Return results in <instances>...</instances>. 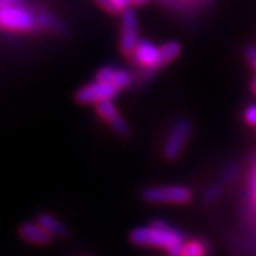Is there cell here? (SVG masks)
Segmentation results:
<instances>
[{"instance_id":"19","label":"cell","mask_w":256,"mask_h":256,"mask_svg":"<svg viewBox=\"0 0 256 256\" xmlns=\"http://www.w3.org/2000/svg\"><path fill=\"white\" fill-rule=\"evenodd\" d=\"M112 2V4L117 8L118 12H124V10H127L130 8V4L132 3V0H111Z\"/></svg>"},{"instance_id":"20","label":"cell","mask_w":256,"mask_h":256,"mask_svg":"<svg viewBox=\"0 0 256 256\" xmlns=\"http://www.w3.org/2000/svg\"><path fill=\"white\" fill-rule=\"evenodd\" d=\"M24 0H0L2 8H9V6H20V3Z\"/></svg>"},{"instance_id":"6","label":"cell","mask_w":256,"mask_h":256,"mask_svg":"<svg viewBox=\"0 0 256 256\" xmlns=\"http://www.w3.org/2000/svg\"><path fill=\"white\" fill-rule=\"evenodd\" d=\"M138 43V30H137V16L136 12L128 8L122 12L121 18V38H120V48L122 54H134Z\"/></svg>"},{"instance_id":"9","label":"cell","mask_w":256,"mask_h":256,"mask_svg":"<svg viewBox=\"0 0 256 256\" xmlns=\"http://www.w3.org/2000/svg\"><path fill=\"white\" fill-rule=\"evenodd\" d=\"M97 80L108 82L116 88L122 90L132 84L134 77L127 70H121V68H116V67H102L97 73Z\"/></svg>"},{"instance_id":"16","label":"cell","mask_w":256,"mask_h":256,"mask_svg":"<svg viewBox=\"0 0 256 256\" xmlns=\"http://www.w3.org/2000/svg\"><path fill=\"white\" fill-rule=\"evenodd\" d=\"M245 120H246L248 124L256 127V104L248 106L246 110H245Z\"/></svg>"},{"instance_id":"14","label":"cell","mask_w":256,"mask_h":256,"mask_svg":"<svg viewBox=\"0 0 256 256\" xmlns=\"http://www.w3.org/2000/svg\"><path fill=\"white\" fill-rule=\"evenodd\" d=\"M182 256H206V246L201 240L186 242L184 246Z\"/></svg>"},{"instance_id":"23","label":"cell","mask_w":256,"mask_h":256,"mask_svg":"<svg viewBox=\"0 0 256 256\" xmlns=\"http://www.w3.org/2000/svg\"><path fill=\"white\" fill-rule=\"evenodd\" d=\"M255 192H256V178H255Z\"/></svg>"},{"instance_id":"4","label":"cell","mask_w":256,"mask_h":256,"mask_svg":"<svg viewBox=\"0 0 256 256\" xmlns=\"http://www.w3.org/2000/svg\"><path fill=\"white\" fill-rule=\"evenodd\" d=\"M0 23H2L3 28L18 30V32H28L34 26H37L36 18L32 14V12L24 9L23 6L2 8Z\"/></svg>"},{"instance_id":"18","label":"cell","mask_w":256,"mask_h":256,"mask_svg":"<svg viewBox=\"0 0 256 256\" xmlns=\"http://www.w3.org/2000/svg\"><path fill=\"white\" fill-rule=\"evenodd\" d=\"M236 175H238V166L234 164L229 165L228 168H226V171H225V174H224V180L225 181H232Z\"/></svg>"},{"instance_id":"1","label":"cell","mask_w":256,"mask_h":256,"mask_svg":"<svg viewBox=\"0 0 256 256\" xmlns=\"http://www.w3.org/2000/svg\"><path fill=\"white\" fill-rule=\"evenodd\" d=\"M132 244L140 246L164 248L166 252L176 246H184L185 236L180 229L166 225L164 220H154L151 225L138 226L130 234Z\"/></svg>"},{"instance_id":"2","label":"cell","mask_w":256,"mask_h":256,"mask_svg":"<svg viewBox=\"0 0 256 256\" xmlns=\"http://www.w3.org/2000/svg\"><path fill=\"white\" fill-rule=\"evenodd\" d=\"M144 201L150 204H174L182 205L192 200V191L185 185H164L152 186L142 192Z\"/></svg>"},{"instance_id":"12","label":"cell","mask_w":256,"mask_h":256,"mask_svg":"<svg viewBox=\"0 0 256 256\" xmlns=\"http://www.w3.org/2000/svg\"><path fill=\"white\" fill-rule=\"evenodd\" d=\"M37 26L42 28H48V30H53L54 33H58V34H66L67 33V28L64 26L62 22L56 20L52 14H48L46 12L40 13L36 18Z\"/></svg>"},{"instance_id":"3","label":"cell","mask_w":256,"mask_h":256,"mask_svg":"<svg viewBox=\"0 0 256 256\" xmlns=\"http://www.w3.org/2000/svg\"><path fill=\"white\" fill-rule=\"evenodd\" d=\"M192 124L186 118L178 120L175 122L164 146V156L168 161H174L181 156L182 150L191 137Z\"/></svg>"},{"instance_id":"15","label":"cell","mask_w":256,"mask_h":256,"mask_svg":"<svg viewBox=\"0 0 256 256\" xmlns=\"http://www.w3.org/2000/svg\"><path fill=\"white\" fill-rule=\"evenodd\" d=\"M220 195V188L218 185H210L208 186L205 192H204V201L205 202H212L215 201L218 196Z\"/></svg>"},{"instance_id":"17","label":"cell","mask_w":256,"mask_h":256,"mask_svg":"<svg viewBox=\"0 0 256 256\" xmlns=\"http://www.w3.org/2000/svg\"><path fill=\"white\" fill-rule=\"evenodd\" d=\"M98 6H100L101 9H104L107 13H111V14H116V13H118V10L117 8L112 4V2L111 0H94Z\"/></svg>"},{"instance_id":"5","label":"cell","mask_w":256,"mask_h":256,"mask_svg":"<svg viewBox=\"0 0 256 256\" xmlns=\"http://www.w3.org/2000/svg\"><path fill=\"white\" fill-rule=\"evenodd\" d=\"M118 94V88L111 86L108 82H88L76 92V100L80 104H98L102 101L112 100Z\"/></svg>"},{"instance_id":"7","label":"cell","mask_w":256,"mask_h":256,"mask_svg":"<svg viewBox=\"0 0 256 256\" xmlns=\"http://www.w3.org/2000/svg\"><path fill=\"white\" fill-rule=\"evenodd\" d=\"M132 56H134V60L146 68V76L156 73V70L162 67L161 48L156 47L154 43H151L150 40H140Z\"/></svg>"},{"instance_id":"11","label":"cell","mask_w":256,"mask_h":256,"mask_svg":"<svg viewBox=\"0 0 256 256\" xmlns=\"http://www.w3.org/2000/svg\"><path fill=\"white\" fill-rule=\"evenodd\" d=\"M37 222L46 229L47 232L52 235V236H57V238H63L67 234V229L64 226L63 224L58 220H56L54 216L48 215V214H42L38 215Z\"/></svg>"},{"instance_id":"10","label":"cell","mask_w":256,"mask_h":256,"mask_svg":"<svg viewBox=\"0 0 256 256\" xmlns=\"http://www.w3.org/2000/svg\"><path fill=\"white\" fill-rule=\"evenodd\" d=\"M20 236L34 245H46L50 242L52 235L38 222H26L20 226Z\"/></svg>"},{"instance_id":"22","label":"cell","mask_w":256,"mask_h":256,"mask_svg":"<svg viewBox=\"0 0 256 256\" xmlns=\"http://www.w3.org/2000/svg\"><path fill=\"white\" fill-rule=\"evenodd\" d=\"M254 92H256V80H255V82H254Z\"/></svg>"},{"instance_id":"13","label":"cell","mask_w":256,"mask_h":256,"mask_svg":"<svg viewBox=\"0 0 256 256\" xmlns=\"http://www.w3.org/2000/svg\"><path fill=\"white\" fill-rule=\"evenodd\" d=\"M160 48H161V64L162 66L171 63L182 52V47L178 42H166Z\"/></svg>"},{"instance_id":"21","label":"cell","mask_w":256,"mask_h":256,"mask_svg":"<svg viewBox=\"0 0 256 256\" xmlns=\"http://www.w3.org/2000/svg\"><path fill=\"white\" fill-rule=\"evenodd\" d=\"M146 2H148V0H132V3H136V4H144Z\"/></svg>"},{"instance_id":"8","label":"cell","mask_w":256,"mask_h":256,"mask_svg":"<svg viewBox=\"0 0 256 256\" xmlns=\"http://www.w3.org/2000/svg\"><path fill=\"white\" fill-rule=\"evenodd\" d=\"M96 108H97V112L100 114L101 118L106 120L107 124H108L118 136H121V137L128 136L127 122H126V120L120 116L118 110H117V107H116V104L112 102V100L98 102V104L96 106Z\"/></svg>"}]
</instances>
